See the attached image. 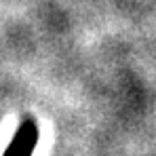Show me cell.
<instances>
[{"label":"cell","instance_id":"1","mask_svg":"<svg viewBox=\"0 0 156 156\" xmlns=\"http://www.w3.org/2000/svg\"><path fill=\"white\" fill-rule=\"evenodd\" d=\"M36 144H38V125H36V120L26 118L19 125L15 137L11 139L4 156H32Z\"/></svg>","mask_w":156,"mask_h":156}]
</instances>
